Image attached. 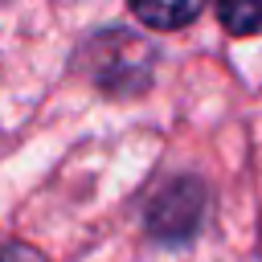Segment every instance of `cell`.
Wrapping results in <instances>:
<instances>
[{
    "label": "cell",
    "mask_w": 262,
    "mask_h": 262,
    "mask_svg": "<svg viewBox=\"0 0 262 262\" xmlns=\"http://www.w3.org/2000/svg\"><path fill=\"white\" fill-rule=\"evenodd\" d=\"M78 66L94 78V86L111 90V94H131L143 90L151 70H156V53L143 37L127 33V29H102L98 37H90L78 53Z\"/></svg>",
    "instance_id": "6da1fadb"
},
{
    "label": "cell",
    "mask_w": 262,
    "mask_h": 262,
    "mask_svg": "<svg viewBox=\"0 0 262 262\" xmlns=\"http://www.w3.org/2000/svg\"><path fill=\"white\" fill-rule=\"evenodd\" d=\"M201 217H205V184L188 172L164 180L156 188V196L147 201V233L164 246H180L188 242L196 229H201Z\"/></svg>",
    "instance_id": "7a4b0ae2"
},
{
    "label": "cell",
    "mask_w": 262,
    "mask_h": 262,
    "mask_svg": "<svg viewBox=\"0 0 262 262\" xmlns=\"http://www.w3.org/2000/svg\"><path fill=\"white\" fill-rule=\"evenodd\" d=\"M131 16H139L147 29H184L196 20V12L205 8V0H127Z\"/></svg>",
    "instance_id": "3957f363"
},
{
    "label": "cell",
    "mask_w": 262,
    "mask_h": 262,
    "mask_svg": "<svg viewBox=\"0 0 262 262\" xmlns=\"http://www.w3.org/2000/svg\"><path fill=\"white\" fill-rule=\"evenodd\" d=\"M221 29L233 37H254L262 33V0H217Z\"/></svg>",
    "instance_id": "277c9868"
},
{
    "label": "cell",
    "mask_w": 262,
    "mask_h": 262,
    "mask_svg": "<svg viewBox=\"0 0 262 262\" xmlns=\"http://www.w3.org/2000/svg\"><path fill=\"white\" fill-rule=\"evenodd\" d=\"M0 262H37L25 246H12V242H0Z\"/></svg>",
    "instance_id": "5b68a950"
}]
</instances>
